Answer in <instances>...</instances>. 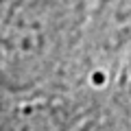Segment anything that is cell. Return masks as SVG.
<instances>
[{
    "instance_id": "obj_1",
    "label": "cell",
    "mask_w": 131,
    "mask_h": 131,
    "mask_svg": "<svg viewBox=\"0 0 131 131\" xmlns=\"http://www.w3.org/2000/svg\"><path fill=\"white\" fill-rule=\"evenodd\" d=\"M94 2H0V94L61 101Z\"/></svg>"
},
{
    "instance_id": "obj_2",
    "label": "cell",
    "mask_w": 131,
    "mask_h": 131,
    "mask_svg": "<svg viewBox=\"0 0 131 131\" xmlns=\"http://www.w3.org/2000/svg\"><path fill=\"white\" fill-rule=\"evenodd\" d=\"M81 118L61 101H9L0 109V131H72Z\"/></svg>"
},
{
    "instance_id": "obj_3",
    "label": "cell",
    "mask_w": 131,
    "mask_h": 131,
    "mask_svg": "<svg viewBox=\"0 0 131 131\" xmlns=\"http://www.w3.org/2000/svg\"><path fill=\"white\" fill-rule=\"evenodd\" d=\"M72 131H129V98L112 103L101 114L81 118Z\"/></svg>"
}]
</instances>
